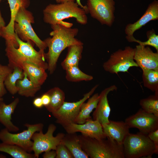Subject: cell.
I'll return each mask as SVG.
<instances>
[{
  "label": "cell",
  "mask_w": 158,
  "mask_h": 158,
  "mask_svg": "<svg viewBox=\"0 0 158 158\" xmlns=\"http://www.w3.org/2000/svg\"><path fill=\"white\" fill-rule=\"evenodd\" d=\"M140 104L144 111L158 117V93L141 99Z\"/></svg>",
  "instance_id": "obj_30"
},
{
  "label": "cell",
  "mask_w": 158,
  "mask_h": 158,
  "mask_svg": "<svg viewBox=\"0 0 158 158\" xmlns=\"http://www.w3.org/2000/svg\"><path fill=\"white\" fill-rule=\"evenodd\" d=\"M5 26V23L0 10V37H1L2 30Z\"/></svg>",
  "instance_id": "obj_39"
},
{
  "label": "cell",
  "mask_w": 158,
  "mask_h": 158,
  "mask_svg": "<svg viewBox=\"0 0 158 158\" xmlns=\"http://www.w3.org/2000/svg\"><path fill=\"white\" fill-rule=\"evenodd\" d=\"M102 125L107 137L120 144H123L129 133L130 128L125 121L109 120L108 123Z\"/></svg>",
  "instance_id": "obj_16"
},
{
  "label": "cell",
  "mask_w": 158,
  "mask_h": 158,
  "mask_svg": "<svg viewBox=\"0 0 158 158\" xmlns=\"http://www.w3.org/2000/svg\"><path fill=\"white\" fill-rule=\"evenodd\" d=\"M51 26L52 30L50 35L52 37L44 40L48 48V52L45 54L46 59L47 61V69L51 74L55 71L59 58L65 49L71 45L83 44L75 37L78 32V28L58 24Z\"/></svg>",
  "instance_id": "obj_1"
},
{
  "label": "cell",
  "mask_w": 158,
  "mask_h": 158,
  "mask_svg": "<svg viewBox=\"0 0 158 158\" xmlns=\"http://www.w3.org/2000/svg\"><path fill=\"white\" fill-rule=\"evenodd\" d=\"M41 98L43 106L45 107L49 104L50 101V97L49 95L47 92L43 94Z\"/></svg>",
  "instance_id": "obj_35"
},
{
  "label": "cell",
  "mask_w": 158,
  "mask_h": 158,
  "mask_svg": "<svg viewBox=\"0 0 158 158\" xmlns=\"http://www.w3.org/2000/svg\"><path fill=\"white\" fill-rule=\"evenodd\" d=\"M88 13L102 25L111 26L114 20V0H87Z\"/></svg>",
  "instance_id": "obj_10"
},
{
  "label": "cell",
  "mask_w": 158,
  "mask_h": 158,
  "mask_svg": "<svg viewBox=\"0 0 158 158\" xmlns=\"http://www.w3.org/2000/svg\"><path fill=\"white\" fill-rule=\"evenodd\" d=\"M47 92L50 96V101L49 104L45 107L52 113L58 110L62 105L65 101V94L62 90L57 87L51 89Z\"/></svg>",
  "instance_id": "obj_24"
},
{
  "label": "cell",
  "mask_w": 158,
  "mask_h": 158,
  "mask_svg": "<svg viewBox=\"0 0 158 158\" xmlns=\"http://www.w3.org/2000/svg\"><path fill=\"white\" fill-rule=\"evenodd\" d=\"M34 23L32 13L27 9L21 8L15 17L14 31L22 41L35 44L39 50L44 51L47 47L44 41L41 40L33 30L32 24Z\"/></svg>",
  "instance_id": "obj_6"
},
{
  "label": "cell",
  "mask_w": 158,
  "mask_h": 158,
  "mask_svg": "<svg viewBox=\"0 0 158 158\" xmlns=\"http://www.w3.org/2000/svg\"><path fill=\"white\" fill-rule=\"evenodd\" d=\"M68 48L66 56L61 63L62 68L65 70L71 66H78L79 62L82 58L83 44L71 45Z\"/></svg>",
  "instance_id": "obj_23"
},
{
  "label": "cell",
  "mask_w": 158,
  "mask_h": 158,
  "mask_svg": "<svg viewBox=\"0 0 158 158\" xmlns=\"http://www.w3.org/2000/svg\"><path fill=\"white\" fill-rule=\"evenodd\" d=\"M11 11V19L8 24L3 29L1 37L5 39H16L14 24L16 15L21 8L27 9L30 4L29 0H7Z\"/></svg>",
  "instance_id": "obj_18"
},
{
  "label": "cell",
  "mask_w": 158,
  "mask_h": 158,
  "mask_svg": "<svg viewBox=\"0 0 158 158\" xmlns=\"http://www.w3.org/2000/svg\"><path fill=\"white\" fill-rule=\"evenodd\" d=\"M147 135L154 143L156 149L158 150V129L150 133Z\"/></svg>",
  "instance_id": "obj_34"
},
{
  "label": "cell",
  "mask_w": 158,
  "mask_h": 158,
  "mask_svg": "<svg viewBox=\"0 0 158 158\" xmlns=\"http://www.w3.org/2000/svg\"><path fill=\"white\" fill-rule=\"evenodd\" d=\"M158 19V1L154 0L150 4L143 15L137 21L127 25L125 31L126 36H133L134 32L150 21Z\"/></svg>",
  "instance_id": "obj_17"
},
{
  "label": "cell",
  "mask_w": 158,
  "mask_h": 158,
  "mask_svg": "<svg viewBox=\"0 0 158 158\" xmlns=\"http://www.w3.org/2000/svg\"><path fill=\"white\" fill-rule=\"evenodd\" d=\"M117 89L115 85H112L104 89L99 95L97 106L92 114V119L98 121L102 125L109 122V117L111 109L108 99V95L111 92L116 90Z\"/></svg>",
  "instance_id": "obj_15"
},
{
  "label": "cell",
  "mask_w": 158,
  "mask_h": 158,
  "mask_svg": "<svg viewBox=\"0 0 158 158\" xmlns=\"http://www.w3.org/2000/svg\"><path fill=\"white\" fill-rule=\"evenodd\" d=\"M66 71V79L69 82L89 81L93 79L92 76L83 72L79 68L78 66H74L70 67L67 68Z\"/></svg>",
  "instance_id": "obj_29"
},
{
  "label": "cell",
  "mask_w": 158,
  "mask_h": 158,
  "mask_svg": "<svg viewBox=\"0 0 158 158\" xmlns=\"http://www.w3.org/2000/svg\"><path fill=\"white\" fill-rule=\"evenodd\" d=\"M123 145L125 158H151L154 154H158V150L147 135L140 132L129 133Z\"/></svg>",
  "instance_id": "obj_5"
},
{
  "label": "cell",
  "mask_w": 158,
  "mask_h": 158,
  "mask_svg": "<svg viewBox=\"0 0 158 158\" xmlns=\"http://www.w3.org/2000/svg\"><path fill=\"white\" fill-rule=\"evenodd\" d=\"M13 70L8 65H4L0 63V98L7 93L4 82L7 76L13 72Z\"/></svg>",
  "instance_id": "obj_32"
},
{
  "label": "cell",
  "mask_w": 158,
  "mask_h": 158,
  "mask_svg": "<svg viewBox=\"0 0 158 158\" xmlns=\"http://www.w3.org/2000/svg\"><path fill=\"white\" fill-rule=\"evenodd\" d=\"M18 46L12 40H5L6 56L8 60V66L13 69L18 67L22 69L24 62H29L42 67L45 70L48 69V63L45 61L46 53L44 51H36L29 42L22 41L15 33Z\"/></svg>",
  "instance_id": "obj_2"
},
{
  "label": "cell",
  "mask_w": 158,
  "mask_h": 158,
  "mask_svg": "<svg viewBox=\"0 0 158 158\" xmlns=\"http://www.w3.org/2000/svg\"><path fill=\"white\" fill-rule=\"evenodd\" d=\"M56 128L55 125L50 124L45 133L42 130L33 135L31 138L33 142L32 151L36 158H39L43 152L51 150H55L57 146L61 142L65 134L59 133L54 136L53 134Z\"/></svg>",
  "instance_id": "obj_9"
},
{
  "label": "cell",
  "mask_w": 158,
  "mask_h": 158,
  "mask_svg": "<svg viewBox=\"0 0 158 158\" xmlns=\"http://www.w3.org/2000/svg\"><path fill=\"white\" fill-rule=\"evenodd\" d=\"M125 122L130 128H137L140 132L147 135L158 129V117L141 108L126 118Z\"/></svg>",
  "instance_id": "obj_12"
},
{
  "label": "cell",
  "mask_w": 158,
  "mask_h": 158,
  "mask_svg": "<svg viewBox=\"0 0 158 158\" xmlns=\"http://www.w3.org/2000/svg\"><path fill=\"white\" fill-rule=\"evenodd\" d=\"M6 157L2 154H0V158H6Z\"/></svg>",
  "instance_id": "obj_40"
},
{
  "label": "cell",
  "mask_w": 158,
  "mask_h": 158,
  "mask_svg": "<svg viewBox=\"0 0 158 158\" xmlns=\"http://www.w3.org/2000/svg\"><path fill=\"white\" fill-rule=\"evenodd\" d=\"M2 99H3L2 98H0V100H1Z\"/></svg>",
  "instance_id": "obj_41"
},
{
  "label": "cell",
  "mask_w": 158,
  "mask_h": 158,
  "mask_svg": "<svg viewBox=\"0 0 158 158\" xmlns=\"http://www.w3.org/2000/svg\"><path fill=\"white\" fill-rule=\"evenodd\" d=\"M63 127L67 133L79 132L84 135L98 139L107 138L102 125L98 121L93 120L92 118L87 120L83 124L72 123Z\"/></svg>",
  "instance_id": "obj_13"
},
{
  "label": "cell",
  "mask_w": 158,
  "mask_h": 158,
  "mask_svg": "<svg viewBox=\"0 0 158 158\" xmlns=\"http://www.w3.org/2000/svg\"><path fill=\"white\" fill-rule=\"evenodd\" d=\"M75 1L70 0L57 4H49L43 11L44 22L51 25L58 24L71 28L72 23L63 20L73 18L79 23L86 25L87 22V12L84 9L79 7Z\"/></svg>",
  "instance_id": "obj_3"
},
{
  "label": "cell",
  "mask_w": 158,
  "mask_h": 158,
  "mask_svg": "<svg viewBox=\"0 0 158 158\" xmlns=\"http://www.w3.org/2000/svg\"><path fill=\"white\" fill-rule=\"evenodd\" d=\"M56 155V151L51 150L44 152L42 157L43 158H55Z\"/></svg>",
  "instance_id": "obj_36"
},
{
  "label": "cell",
  "mask_w": 158,
  "mask_h": 158,
  "mask_svg": "<svg viewBox=\"0 0 158 158\" xmlns=\"http://www.w3.org/2000/svg\"><path fill=\"white\" fill-rule=\"evenodd\" d=\"M99 94L96 93L89 97L87 101L81 105L79 112L73 123L78 124L84 123L86 120L92 118L91 113L95 109L98 101Z\"/></svg>",
  "instance_id": "obj_22"
},
{
  "label": "cell",
  "mask_w": 158,
  "mask_h": 158,
  "mask_svg": "<svg viewBox=\"0 0 158 158\" xmlns=\"http://www.w3.org/2000/svg\"><path fill=\"white\" fill-rule=\"evenodd\" d=\"M135 49L134 59L142 70H158V52H154L148 46L140 44Z\"/></svg>",
  "instance_id": "obj_14"
},
{
  "label": "cell",
  "mask_w": 158,
  "mask_h": 158,
  "mask_svg": "<svg viewBox=\"0 0 158 158\" xmlns=\"http://www.w3.org/2000/svg\"><path fill=\"white\" fill-rule=\"evenodd\" d=\"M24 76L23 70L18 67L14 68L13 72L7 76L5 80L4 84L10 94L14 95L18 93L16 82L18 80L22 79Z\"/></svg>",
  "instance_id": "obj_27"
},
{
  "label": "cell",
  "mask_w": 158,
  "mask_h": 158,
  "mask_svg": "<svg viewBox=\"0 0 158 158\" xmlns=\"http://www.w3.org/2000/svg\"><path fill=\"white\" fill-rule=\"evenodd\" d=\"M34 105L37 108H42L43 106L41 97H38L34 99L33 102Z\"/></svg>",
  "instance_id": "obj_37"
},
{
  "label": "cell",
  "mask_w": 158,
  "mask_h": 158,
  "mask_svg": "<svg viewBox=\"0 0 158 158\" xmlns=\"http://www.w3.org/2000/svg\"><path fill=\"white\" fill-rule=\"evenodd\" d=\"M147 36L148 40L145 42H142L135 39L133 36H126L127 40L129 42H136L139 44L144 46H149L154 47L158 52V35L156 34L153 30L147 31Z\"/></svg>",
  "instance_id": "obj_31"
},
{
  "label": "cell",
  "mask_w": 158,
  "mask_h": 158,
  "mask_svg": "<svg viewBox=\"0 0 158 158\" xmlns=\"http://www.w3.org/2000/svg\"><path fill=\"white\" fill-rule=\"evenodd\" d=\"M22 70L29 80L37 87H41L48 76L44 69L30 62H24Z\"/></svg>",
  "instance_id": "obj_20"
},
{
  "label": "cell",
  "mask_w": 158,
  "mask_h": 158,
  "mask_svg": "<svg viewBox=\"0 0 158 158\" xmlns=\"http://www.w3.org/2000/svg\"><path fill=\"white\" fill-rule=\"evenodd\" d=\"M61 142L73 155L74 158H88L89 157L82 149L76 133H67Z\"/></svg>",
  "instance_id": "obj_21"
},
{
  "label": "cell",
  "mask_w": 158,
  "mask_h": 158,
  "mask_svg": "<svg viewBox=\"0 0 158 158\" xmlns=\"http://www.w3.org/2000/svg\"><path fill=\"white\" fill-rule=\"evenodd\" d=\"M0 152L8 154L13 158H36L34 154L28 152L16 145L0 143Z\"/></svg>",
  "instance_id": "obj_26"
},
{
  "label": "cell",
  "mask_w": 158,
  "mask_h": 158,
  "mask_svg": "<svg viewBox=\"0 0 158 158\" xmlns=\"http://www.w3.org/2000/svg\"><path fill=\"white\" fill-rule=\"evenodd\" d=\"M98 87V85H96L78 101L72 102L64 101L58 110L52 113L56 119V122L63 127L73 123L79 112L82 104L90 97Z\"/></svg>",
  "instance_id": "obj_11"
},
{
  "label": "cell",
  "mask_w": 158,
  "mask_h": 158,
  "mask_svg": "<svg viewBox=\"0 0 158 158\" xmlns=\"http://www.w3.org/2000/svg\"><path fill=\"white\" fill-rule=\"evenodd\" d=\"M23 73V79L18 80L16 82L18 93L20 95L26 97H34L41 87H36L28 78L26 73L24 72Z\"/></svg>",
  "instance_id": "obj_25"
},
{
  "label": "cell",
  "mask_w": 158,
  "mask_h": 158,
  "mask_svg": "<svg viewBox=\"0 0 158 158\" xmlns=\"http://www.w3.org/2000/svg\"><path fill=\"white\" fill-rule=\"evenodd\" d=\"M55 151L56 153V158H74L72 154L61 142L57 146Z\"/></svg>",
  "instance_id": "obj_33"
},
{
  "label": "cell",
  "mask_w": 158,
  "mask_h": 158,
  "mask_svg": "<svg viewBox=\"0 0 158 158\" xmlns=\"http://www.w3.org/2000/svg\"><path fill=\"white\" fill-rule=\"evenodd\" d=\"M142 71V80L144 86L155 93H158V70Z\"/></svg>",
  "instance_id": "obj_28"
},
{
  "label": "cell",
  "mask_w": 158,
  "mask_h": 158,
  "mask_svg": "<svg viewBox=\"0 0 158 158\" xmlns=\"http://www.w3.org/2000/svg\"><path fill=\"white\" fill-rule=\"evenodd\" d=\"M135 49L130 46L119 49L112 53L104 62L103 67L106 71L112 74L126 72L132 67H138L134 59Z\"/></svg>",
  "instance_id": "obj_8"
},
{
  "label": "cell",
  "mask_w": 158,
  "mask_h": 158,
  "mask_svg": "<svg viewBox=\"0 0 158 158\" xmlns=\"http://www.w3.org/2000/svg\"><path fill=\"white\" fill-rule=\"evenodd\" d=\"M24 126L27 129L17 133H11L6 128L2 129L0 131V140L5 143L18 146L30 153L32 151V136L35 133L43 130L44 124L41 123H27Z\"/></svg>",
  "instance_id": "obj_7"
},
{
  "label": "cell",
  "mask_w": 158,
  "mask_h": 158,
  "mask_svg": "<svg viewBox=\"0 0 158 158\" xmlns=\"http://www.w3.org/2000/svg\"><path fill=\"white\" fill-rule=\"evenodd\" d=\"M58 4L61 3L68 1L70 0H54ZM76 2L80 7L84 9L88 13L86 6H83L80 2V0H76Z\"/></svg>",
  "instance_id": "obj_38"
},
{
  "label": "cell",
  "mask_w": 158,
  "mask_h": 158,
  "mask_svg": "<svg viewBox=\"0 0 158 158\" xmlns=\"http://www.w3.org/2000/svg\"><path fill=\"white\" fill-rule=\"evenodd\" d=\"M2 0H0V2Z\"/></svg>",
  "instance_id": "obj_42"
},
{
  "label": "cell",
  "mask_w": 158,
  "mask_h": 158,
  "mask_svg": "<svg viewBox=\"0 0 158 158\" xmlns=\"http://www.w3.org/2000/svg\"><path fill=\"white\" fill-rule=\"evenodd\" d=\"M3 100H0V122L10 132H16L19 128L12 122L11 116L19 102V99L16 98L8 104Z\"/></svg>",
  "instance_id": "obj_19"
},
{
  "label": "cell",
  "mask_w": 158,
  "mask_h": 158,
  "mask_svg": "<svg viewBox=\"0 0 158 158\" xmlns=\"http://www.w3.org/2000/svg\"><path fill=\"white\" fill-rule=\"evenodd\" d=\"M83 150L91 158H125L123 144L108 138L98 139L78 135Z\"/></svg>",
  "instance_id": "obj_4"
}]
</instances>
